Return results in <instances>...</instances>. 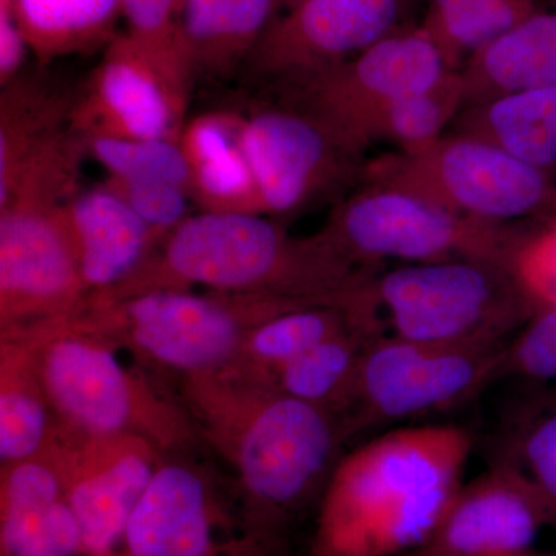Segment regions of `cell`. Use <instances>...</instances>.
<instances>
[{"mask_svg": "<svg viewBox=\"0 0 556 556\" xmlns=\"http://www.w3.org/2000/svg\"><path fill=\"white\" fill-rule=\"evenodd\" d=\"M380 270L351 262L320 232L294 237L266 215H189L118 287L90 295L113 302L178 289L276 295L340 308H375Z\"/></svg>", "mask_w": 556, "mask_h": 556, "instance_id": "1", "label": "cell"}, {"mask_svg": "<svg viewBox=\"0 0 556 556\" xmlns=\"http://www.w3.org/2000/svg\"><path fill=\"white\" fill-rule=\"evenodd\" d=\"M473 450L452 424L397 427L340 457L306 556H408L463 485Z\"/></svg>", "mask_w": 556, "mask_h": 556, "instance_id": "2", "label": "cell"}, {"mask_svg": "<svg viewBox=\"0 0 556 556\" xmlns=\"http://www.w3.org/2000/svg\"><path fill=\"white\" fill-rule=\"evenodd\" d=\"M179 397L203 444L232 468L251 514L287 535L340 459L345 438L338 417L228 371L179 379Z\"/></svg>", "mask_w": 556, "mask_h": 556, "instance_id": "3", "label": "cell"}, {"mask_svg": "<svg viewBox=\"0 0 556 556\" xmlns=\"http://www.w3.org/2000/svg\"><path fill=\"white\" fill-rule=\"evenodd\" d=\"M13 329L30 343L58 422L84 433L134 434L166 455L203 445L181 397L142 371V364L127 365L121 348L75 316Z\"/></svg>", "mask_w": 556, "mask_h": 556, "instance_id": "4", "label": "cell"}, {"mask_svg": "<svg viewBox=\"0 0 556 556\" xmlns=\"http://www.w3.org/2000/svg\"><path fill=\"white\" fill-rule=\"evenodd\" d=\"M306 306L324 305L276 295L164 289L113 302H87L75 317L129 351L139 364L182 379L226 371L236 364L252 329Z\"/></svg>", "mask_w": 556, "mask_h": 556, "instance_id": "5", "label": "cell"}, {"mask_svg": "<svg viewBox=\"0 0 556 556\" xmlns=\"http://www.w3.org/2000/svg\"><path fill=\"white\" fill-rule=\"evenodd\" d=\"M375 298L391 334L439 345H504L538 311L514 269L484 260L380 270Z\"/></svg>", "mask_w": 556, "mask_h": 556, "instance_id": "6", "label": "cell"}, {"mask_svg": "<svg viewBox=\"0 0 556 556\" xmlns=\"http://www.w3.org/2000/svg\"><path fill=\"white\" fill-rule=\"evenodd\" d=\"M318 232L358 266L386 260L407 265L484 260L514 269L529 230L457 214L433 201L380 182L364 181L336 204Z\"/></svg>", "mask_w": 556, "mask_h": 556, "instance_id": "7", "label": "cell"}, {"mask_svg": "<svg viewBox=\"0 0 556 556\" xmlns=\"http://www.w3.org/2000/svg\"><path fill=\"white\" fill-rule=\"evenodd\" d=\"M121 556H289L237 485L192 453L164 456L131 514Z\"/></svg>", "mask_w": 556, "mask_h": 556, "instance_id": "8", "label": "cell"}, {"mask_svg": "<svg viewBox=\"0 0 556 556\" xmlns=\"http://www.w3.org/2000/svg\"><path fill=\"white\" fill-rule=\"evenodd\" d=\"M364 181L408 190L441 206L500 226L556 218V185L493 142L445 134L416 152L368 161ZM518 228V226H517Z\"/></svg>", "mask_w": 556, "mask_h": 556, "instance_id": "9", "label": "cell"}, {"mask_svg": "<svg viewBox=\"0 0 556 556\" xmlns=\"http://www.w3.org/2000/svg\"><path fill=\"white\" fill-rule=\"evenodd\" d=\"M504 345H439L383 334L362 361L343 438L457 407L503 378Z\"/></svg>", "mask_w": 556, "mask_h": 556, "instance_id": "10", "label": "cell"}, {"mask_svg": "<svg viewBox=\"0 0 556 556\" xmlns=\"http://www.w3.org/2000/svg\"><path fill=\"white\" fill-rule=\"evenodd\" d=\"M448 72L444 54L422 28H397L357 56L283 87L281 100L306 110L365 153L369 126L387 105L430 89Z\"/></svg>", "mask_w": 556, "mask_h": 556, "instance_id": "11", "label": "cell"}, {"mask_svg": "<svg viewBox=\"0 0 556 556\" xmlns=\"http://www.w3.org/2000/svg\"><path fill=\"white\" fill-rule=\"evenodd\" d=\"M243 142L263 215L288 217L364 182L368 161L306 110L280 100L243 115Z\"/></svg>", "mask_w": 556, "mask_h": 556, "instance_id": "12", "label": "cell"}, {"mask_svg": "<svg viewBox=\"0 0 556 556\" xmlns=\"http://www.w3.org/2000/svg\"><path fill=\"white\" fill-rule=\"evenodd\" d=\"M193 79L188 65L118 33L78 89L70 126L84 138L178 139Z\"/></svg>", "mask_w": 556, "mask_h": 556, "instance_id": "13", "label": "cell"}, {"mask_svg": "<svg viewBox=\"0 0 556 556\" xmlns=\"http://www.w3.org/2000/svg\"><path fill=\"white\" fill-rule=\"evenodd\" d=\"M40 455L60 475L84 556H121L131 514L166 453L134 434H91L56 422Z\"/></svg>", "mask_w": 556, "mask_h": 556, "instance_id": "14", "label": "cell"}, {"mask_svg": "<svg viewBox=\"0 0 556 556\" xmlns=\"http://www.w3.org/2000/svg\"><path fill=\"white\" fill-rule=\"evenodd\" d=\"M405 0H300L285 9L247 64L278 89L336 67L397 30Z\"/></svg>", "mask_w": 556, "mask_h": 556, "instance_id": "15", "label": "cell"}, {"mask_svg": "<svg viewBox=\"0 0 556 556\" xmlns=\"http://www.w3.org/2000/svg\"><path fill=\"white\" fill-rule=\"evenodd\" d=\"M62 206L0 208V328L76 316L86 306Z\"/></svg>", "mask_w": 556, "mask_h": 556, "instance_id": "16", "label": "cell"}, {"mask_svg": "<svg viewBox=\"0 0 556 556\" xmlns=\"http://www.w3.org/2000/svg\"><path fill=\"white\" fill-rule=\"evenodd\" d=\"M554 529L543 497L514 459L459 486L422 546L408 556H521Z\"/></svg>", "mask_w": 556, "mask_h": 556, "instance_id": "17", "label": "cell"}, {"mask_svg": "<svg viewBox=\"0 0 556 556\" xmlns=\"http://www.w3.org/2000/svg\"><path fill=\"white\" fill-rule=\"evenodd\" d=\"M61 211L89 298L118 287L166 240L102 185Z\"/></svg>", "mask_w": 556, "mask_h": 556, "instance_id": "18", "label": "cell"}, {"mask_svg": "<svg viewBox=\"0 0 556 556\" xmlns=\"http://www.w3.org/2000/svg\"><path fill=\"white\" fill-rule=\"evenodd\" d=\"M0 556H84L78 519L46 456L2 466Z\"/></svg>", "mask_w": 556, "mask_h": 556, "instance_id": "19", "label": "cell"}, {"mask_svg": "<svg viewBox=\"0 0 556 556\" xmlns=\"http://www.w3.org/2000/svg\"><path fill=\"white\" fill-rule=\"evenodd\" d=\"M179 146L189 166L190 199L201 212L263 215L243 142V115L207 112L186 121Z\"/></svg>", "mask_w": 556, "mask_h": 556, "instance_id": "20", "label": "cell"}, {"mask_svg": "<svg viewBox=\"0 0 556 556\" xmlns=\"http://www.w3.org/2000/svg\"><path fill=\"white\" fill-rule=\"evenodd\" d=\"M283 9V0H186L179 33L193 76L228 78Z\"/></svg>", "mask_w": 556, "mask_h": 556, "instance_id": "21", "label": "cell"}, {"mask_svg": "<svg viewBox=\"0 0 556 556\" xmlns=\"http://www.w3.org/2000/svg\"><path fill=\"white\" fill-rule=\"evenodd\" d=\"M467 108L556 84V13L536 11L475 51L460 68Z\"/></svg>", "mask_w": 556, "mask_h": 556, "instance_id": "22", "label": "cell"}, {"mask_svg": "<svg viewBox=\"0 0 556 556\" xmlns=\"http://www.w3.org/2000/svg\"><path fill=\"white\" fill-rule=\"evenodd\" d=\"M448 131L493 142L556 185V84L468 105Z\"/></svg>", "mask_w": 556, "mask_h": 556, "instance_id": "23", "label": "cell"}, {"mask_svg": "<svg viewBox=\"0 0 556 556\" xmlns=\"http://www.w3.org/2000/svg\"><path fill=\"white\" fill-rule=\"evenodd\" d=\"M56 422L33 357L30 343L17 329H0L2 466L39 456Z\"/></svg>", "mask_w": 556, "mask_h": 556, "instance_id": "24", "label": "cell"}, {"mask_svg": "<svg viewBox=\"0 0 556 556\" xmlns=\"http://www.w3.org/2000/svg\"><path fill=\"white\" fill-rule=\"evenodd\" d=\"M78 90L42 73L22 72L0 93V190L33 153L68 129Z\"/></svg>", "mask_w": 556, "mask_h": 556, "instance_id": "25", "label": "cell"}, {"mask_svg": "<svg viewBox=\"0 0 556 556\" xmlns=\"http://www.w3.org/2000/svg\"><path fill=\"white\" fill-rule=\"evenodd\" d=\"M365 321L383 320L376 308L306 306L278 314L249 332L239 358L226 371L273 386L278 372L311 348Z\"/></svg>", "mask_w": 556, "mask_h": 556, "instance_id": "26", "label": "cell"}, {"mask_svg": "<svg viewBox=\"0 0 556 556\" xmlns=\"http://www.w3.org/2000/svg\"><path fill=\"white\" fill-rule=\"evenodd\" d=\"M387 334L383 321H365L332 336L281 369L273 386L338 417L345 415L369 345Z\"/></svg>", "mask_w": 556, "mask_h": 556, "instance_id": "27", "label": "cell"}, {"mask_svg": "<svg viewBox=\"0 0 556 556\" xmlns=\"http://www.w3.org/2000/svg\"><path fill=\"white\" fill-rule=\"evenodd\" d=\"M14 9L39 64L104 50L123 20L121 0H14Z\"/></svg>", "mask_w": 556, "mask_h": 556, "instance_id": "28", "label": "cell"}, {"mask_svg": "<svg viewBox=\"0 0 556 556\" xmlns=\"http://www.w3.org/2000/svg\"><path fill=\"white\" fill-rule=\"evenodd\" d=\"M536 0H427L424 31L448 67L460 70L475 51L536 13Z\"/></svg>", "mask_w": 556, "mask_h": 556, "instance_id": "29", "label": "cell"}, {"mask_svg": "<svg viewBox=\"0 0 556 556\" xmlns=\"http://www.w3.org/2000/svg\"><path fill=\"white\" fill-rule=\"evenodd\" d=\"M466 108V80L460 70H452L430 89L387 105L369 126L368 146L382 141L397 152L426 149L447 134Z\"/></svg>", "mask_w": 556, "mask_h": 556, "instance_id": "30", "label": "cell"}, {"mask_svg": "<svg viewBox=\"0 0 556 556\" xmlns=\"http://www.w3.org/2000/svg\"><path fill=\"white\" fill-rule=\"evenodd\" d=\"M87 155L108 177L167 181L189 190L188 161L178 139L84 138Z\"/></svg>", "mask_w": 556, "mask_h": 556, "instance_id": "31", "label": "cell"}, {"mask_svg": "<svg viewBox=\"0 0 556 556\" xmlns=\"http://www.w3.org/2000/svg\"><path fill=\"white\" fill-rule=\"evenodd\" d=\"M510 459L535 485L556 530V399L525 412L515 428Z\"/></svg>", "mask_w": 556, "mask_h": 556, "instance_id": "32", "label": "cell"}, {"mask_svg": "<svg viewBox=\"0 0 556 556\" xmlns=\"http://www.w3.org/2000/svg\"><path fill=\"white\" fill-rule=\"evenodd\" d=\"M102 186L164 239L189 217L190 193L174 182L108 177Z\"/></svg>", "mask_w": 556, "mask_h": 556, "instance_id": "33", "label": "cell"}, {"mask_svg": "<svg viewBox=\"0 0 556 556\" xmlns=\"http://www.w3.org/2000/svg\"><path fill=\"white\" fill-rule=\"evenodd\" d=\"M503 376L556 380V308L536 311L508 342Z\"/></svg>", "mask_w": 556, "mask_h": 556, "instance_id": "34", "label": "cell"}, {"mask_svg": "<svg viewBox=\"0 0 556 556\" xmlns=\"http://www.w3.org/2000/svg\"><path fill=\"white\" fill-rule=\"evenodd\" d=\"M185 2L186 0H121V13L126 21L127 33L135 39L190 68L179 33Z\"/></svg>", "mask_w": 556, "mask_h": 556, "instance_id": "35", "label": "cell"}, {"mask_svg": "<svg viewBox=\"0 0 556 556\" xmlns=\"http://www.w3.org/2000/svg\"><path fill=\"white\" fill-rule=\"evenodd\" d=\"M514 273L538 311L556 308V218L530 232L519 248Z\"/></svg>", "mask_w": 556, "mask_h": 556, "instance_id": "36", "label": "cell"}, {"mask_svg": "<svg viewBox=\"0 0 556 556\" xmlns=\"http://www.w3.org/2000/svg\"><path fill=\"white\" fill-rule=\"evenodd\" d=\"M28 51L30 47L22 33L14 0H0V86L24 72Z\"/></svg>", "mask_w": 556, "mask_h": 556, "instance_id": "37", "label": "cell"}, {"mask_svg": "<svg viewBox=\"0 0 556 556\" xmlns=\"http://www.w3.org/2000/svg\"><path fill=\"white\" fill-rule=\"evenodd\" d=\"M521 556H556V551L554 552H536V551H530L527 552V554Z\"/></svg>", "mask_w": 556, "mask_h": 556, "instance_id": "38", "label": "cell"}, {"mask_svg": "<svg viewBox=\"0 0 556 556\" xmlns=\"http://www.w3.org/2000/svg\"><path fill=\"white\" fill-rule=\"evenodd\" d=\"M300 2V0H283V9H288V7L294 5V3Z\"/></svg>", "mask_w": 556, "mask_h": 556, "instance_id": "39", "label": "cell"}]
</instances>
